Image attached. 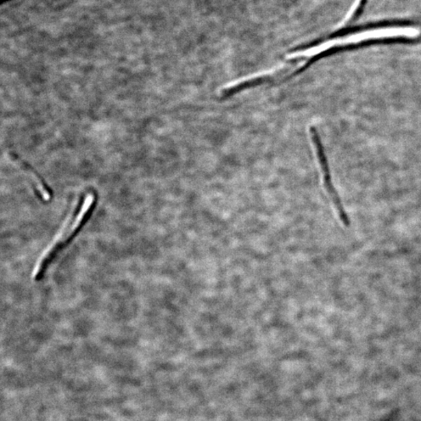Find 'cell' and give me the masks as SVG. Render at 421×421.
<instances>
[{
  "label": "cell",
  "instance_id": "1",
  "mask_svg": "<svg viewBox=\"0 0 421 421\" xmlns=\"http://www.w3.org/2000/svg\"><path fill=\"white\" fill-rule=\"evenodd\" d=\"M94 204L95 196L93 194H87L79 211L77 212L76 215L69 218V220L65 223L64 228L62 229L58 237L55 238L53 243L43 253L40 260L38 261L35 269H34L32 275L34 279L39 280L42 277L49 264L51 262L55 255L79 233L90 216H91Z\"/></svg>",
  "mask_w": 421,
  "mask_h": 421
},
{
  "label": "cell",
  "instance_id": "2",
  "mask_svg": "<svg viewBox=\"0 0 421 421\" xmlns=\"http://www.w3.org/2000/svg\"><path fill=\"white\" fill-rule=\"evenodd\" d=\"M310 133L314 144V149H316V153L318 156L320 168H321L324 187L325 188H327V192L329 193L331 199H332L336 211L337 212H338L340 220L342 223H344V225H345V226L348 227L350 223L349 217H348L346 212L344 209V207L342 205L340 196L338 194H337L336 190L334 188V185L332 181V177H331V173L329 172V167L327 155H325L324 154L321 138H320L319 133L316 130V127H311L310 129Z\"/></svg>",
  "mask_w": 421,
  "mask_h": 421
},
{
  "label": "cell",
  "instance_id": "3",
  "mask_svg": "<svg viewBox=\"0 0 421 421\" xmlns=\"http://www.w3.org/2000/svg\"><path fill=\"white\" fill-rule=\"evenodd\" d=\"M12 159L16 162H18V164L22 168H23L24 170H26L28 174H29V175L31 177L34 183H35L36 189L38 190L39 194H40V195L42 196V199L44 201L50 200V199H51V194H50V192H49L46 184H44V183L42 181L41 177H39L38 174L35 171H34L29 166L25 164V162L21 159L18 158V157H16L13 155Z\"/></svg>",
  "mask_w": 421,
  "mask_h": 421
}]
</instances>
